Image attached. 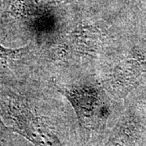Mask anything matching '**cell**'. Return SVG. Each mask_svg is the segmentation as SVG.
<instances>
[{"label": "cell", "mask_w": 146, "mask_h": 146, "mask_svg": "<svg viewBox=\"0 0 146 146\" xmlns=\"http://www.w3.org/2000/svg\"><path fill=\"white\" fill-rule=\"evenodd\" d=\"M3 115L9 119L11 132H16L35 146H62L56 135L42 118L33 112L26 101L11 97L0 102Z\"/></svg>", "instance_id": "6da1fadb"}, {"label": "cell", "mask_w": 146, "mask_h": 146, "mask_svg": "<svg viewBox=\"0 0 146 146\" xmlns=\"http://www.w3.org/2000/svg\"><path fill=\"white\" fill-rule=\"evenodd\" d=\"M59 90L72 106L81 127L98 130L104 125L109 112L98 89L85 86Z\"/></svg>", "instance_id": "7a4b0ae2"}, {"label": "cell", "mask_w": 146, "mask_h": 146, "mask_svg": "<svg viewBox=\"0 0 146 146\" xmlns=\"http://www.w3.org/2000/svg\"><path fill=\"white\" fill-rule=\"evenodd\" d=\"M146 75V60L131 58L116 67L113 74V85L120 94L125 95L136 88Z\"/></svg>", "instance_id": "3957f363"}, {"label": "cell", "mask_w": 146, "mask_h": 146, "mask_svg": "<svg viewBox=\"0 0 146 146\" xmlns=\"http://www.w3.org/2000/svg\"><path fill=\"white\" fill-rule=\"evenodd\" d=\"M102 44V36L99 30L92 26L78 29L72 35L70 49L78 54L92 56L98 53Z\"/></svg>", "instance_id": "277c9868"}, {"label": "cell", "mask_w": 146, "mask_h": 146, "mask_svg": "<svg viewBox=\"0 0 146 146\" xmlns=\"http://www.w3.org/2000/svg\"><path fill=\"white\" fill-rule=\"evenodd\" d=\"M26 53V49H9L0 44V70L9 67L14 60L20 59Z\"/></svg>", "instance_id": "5b68a950"}, {"label": "cell", "mask_w": 146, "mask_h": 146, "mask_svg": "<svg viewBox=\"0 0 146 146\" xmlns=\"http://www.w3.org/2000/svg\"><path fill=\"white\" fill-rule=\"evenodd\" d=\"M8 132H11L10 127H7L5 123L3 122V120L0 118V137L4 136L5 134L8 133Z\"/></svg>", "instance_id": "8992f818"}]
</instances>
